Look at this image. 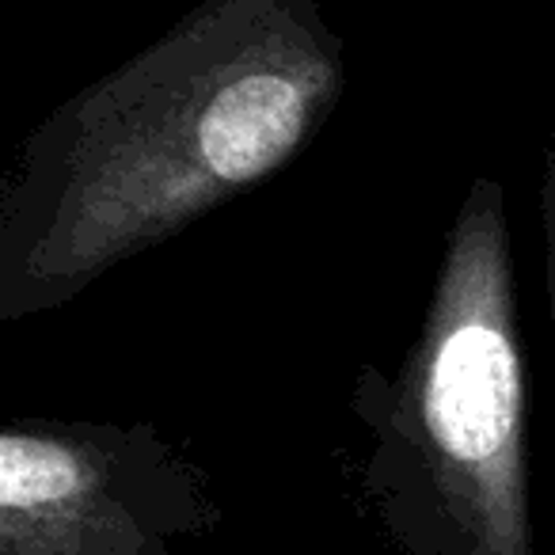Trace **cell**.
<instances>
[{"mask_svg":"<svg viewBox=\"0 0 555 555\" xmlns=\"http://www.w3.org/2000/svg\"><path fill=\"white\" fill-rule=\"evenodd\" d=\"M540 217H544L547 297H552V317H555V103H552V122H547V149H544V191H540Z\"/></svg>","mask_w":555,"mask_h":555,"instance_id":"277c9868","label":"cell"},{"mask_svg":"<svg viewBox=\"0 0 555 555\" xmlns=\"http://www.w3.org/2000/svg\"><path fill=\"white\" fill-rule=\"evenodd\" d=\"M380 403L377 464L415 487L468 555H537L525 453V354L499 179H476L446 236L430 309Z\"/></svg>","mask_w":555,"mask_h":555,"instance_id":"7a4b0ae2","label":"cell"},{"mask_svg":"<svg viewBox=\"0 0 555 555\" xmlns=\"http://www.w3.org/2000/svg\"><path fill=\"white\" fill-rule=\"evenodd\" d=\"M343 88L320 0H202L20 145L0 194V320L62 309L282 171Z\"/></svg>","mask_w":555,"mask_h":555,"instance_id":"6da1fadb","label":"cell"},{"mask_svg":"<svg viewBox=\"0 0 555 555\" xmlns=\"http://www.w3.org/2000/svg\"><path fill=\"white\" fill-rule=\"evenodd\" d=\"M198 514L191 468L149 426L24 418L0 434V555H164Z\"/></svg>","mask_w":555,"mask_h":555,"instance_id":"3957f363","label":"cell"}]
</instances>
